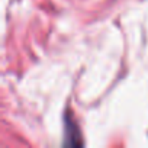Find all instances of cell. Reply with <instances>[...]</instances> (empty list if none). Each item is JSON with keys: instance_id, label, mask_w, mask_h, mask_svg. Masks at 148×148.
<instances>
[{"instance_id": "obj_1", "label": "cell", "mask_w": 148, "mask_h": 148, "mask_svg": "<svg viewBox=\"0 0 148 148\" xmlns=\"http://www.w3.org/2000/svg\"><path fill=\"white\" fill-rule=\"evenodd\" d=\"M64 129H65V141H64L65 145H80L82 144L77 125L74 123L73 116L68 115V112H67L65 119H64Z\"/></svg>"}]
</instances>
